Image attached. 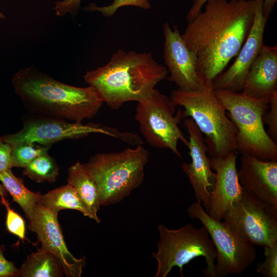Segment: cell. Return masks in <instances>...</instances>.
Wrapping results in <instances>:
<instances>
[{
    "label": "cell",
    "instance_id": "30bf717a",
    "mask_svg": "<svg viewBox=\"0 0 277 277\" xmlns=\"http://www.w3.org/2000/svg\"><path fill=\"white\" fill-rule=\"evenodd\" d=\"M223 220L248 244L264 247L277 242V208L244 190L241 199L232 204Z\"/></svg>",
    "mask_w": 277,
    "mask_h": 277
},
{
    "label": "cell",
    "instance_id": "5b68a950",
    "mask_svg": "<svg viewBox=\"0 0 277 277\" xmlns=\"http://www.w3.org/2000/svg\"><path fill=\"white\" fill-rule=\"evenodd\" d=\"M148 159V152L142 145L90 157L84 164L97 187L101 206L115 204L138 187Z\"/></svg>",
    "mask_w": 277,
    "mask_h": 277
},
{
    "label": "cell",
    "instance_id": "603a6c76",
    "mask_svg": "<svg viewBox=\"0 0 277 277\" xmlns=\"http://www.w3.org/2000/svg\"><path fill=\"white\" fill-rule=\"evenodd\" d=\"M58 171L59 168L55 160L47 153L33 160L24 168L23 173L37 183L54 182Z\"/></svg>",
    "mask_w": 277,
    "mask_h": 277
},
{
    "label": "cell",
    "instance_id": "f1b7e54d",
    "mask_svg": "<svg viewBox=\"0 0 277 277\" xmlns=\"http://www.w3.org/2000/svg\"><path fill=\"white\" fill-rule=\"evenodd\" d=\"M81 0H62L56 1L53 8L58 16L65 15L67 13L71 15L77 14L80 9Z\"/></svg>",
    "mask_w": 277,
    "mask_h": 277
},
{
    "label": "cell",
    "instance_id": "9c48e42d",
    "mask_svg": "<svg viewBox=\"0 0 277 277\" xmlns=\"http://www.w3.org/2000/svg\"><path fill=\"white\" fill-rule=\"evenodd\" d=\"M188 216L198 219L206 228L216 251V277L243 273L256 257L253 245L241 239L224 221L211 217L197 202L187 209Z\"/></svg>",
    "mask_w": 277,
    "mask_h": 277
},
{
    "label": "cell",
    "instance_id": "52a82bcc",
    "mask_svg": "<svg viewBox=\"0 0 277 277\" xmlns=\"http://www.w3.org/2000/svg\"><path fill=\"white\" fill-rule=\"evenodd\" d=\"M157 227L160 235L157 251L152 253L157 263L155 277H166L174 266L179 267L181 276H184V265L199 256H203L207 264L204 275L216 277V251L203 225L196 228L187 224L177 229L161 224Z\"/></svg>",
    "mask_w": 277,
    "mask_h": 277
},
{
    "label": "cell",
    "instance_id": "e575fe53",
    "mask_svg": "<svg viewBox=\"0 0 277 277\" xmlns=\"http://www.w3.org/2000/svg\"><path fill=\"white\" fill-rule=\"evenodd\" d=\"M5 18V16L3 15V14L0 12V18Z\"/></svg>",
    "mask_w": 277,
    "mask_h": 277
},
{
    "label": "cell",
    "instance_id": "83f0119b",
    "mask_svg": "<svg viewBox=\"0 0 277 277\" xmlns=\"http://www.w3.org/2000/svg\"><path fill=\"white\" fill-rule=\"evenodd\" d=\"M263 121L268 126L267 132L270 138L276 143L277 140V91L270 98L269 108L263 116Z\"/></svg>",
    "mask_w": 277,
    "mask_h": 277
},
{
    "label": "cell",
    "instance_id": "484cf974",
    "mask_svg": "<svg viewBox=\"0 0 277 277\" xmlns=\"http://www.w3.org/2000/svg\"><path fill=\"white\" fill-rule=\"evenodd\" d=\"M265 260L257 264V271L265 277L277 276V242L265 246Z\"/></svg>",
    "mask_w": 277,
    "mask_h": 277
},
{
    "label": "cell",
    "instance_id": "8fae6325",
    "mask_svg": "<svg viewBox=\"0 0 277 277\" xmlns=\"http://www.w3.org/2000/svg\"><path fill=\"white\" fill-rule=\"evenodd\" d=\"M92 133L114 136L115 129L100 124H83L82 122H70L63 118L36 114L25 120L19 131L5 135L2 138L11 146L37 143L50 147L62 140L82 138Z\"/></svg>",
    "mask_w": 277,
    "mask_h": 277
},
{
    "label": "cell",
    "instance_id": "9a60e30c",
    "mask_svg": "<svg viewBox=\"0 0 277 277\" xmlns=\"http://www.w3.org/2000/svg\"><path fill=\"white\" fill-rule=\"evenodd\" d=\"M184 125L189 134L187 147L189 149L191 162L183 163L182 169L194 190L196 202L202 204L206 209L213 188L215 173L211 168L210 158L207 155L208 147L202 133L190 117L185 118Z\"/></svg>",
    "mask_w": 277,
    "mask_h": 277
},
{
    "label": "cell",
    "instance_id": "44dd1931",
    "mask_svg": "<svg viewBox=\"0 0 277 277\" xmlns=\"http://www.w3.org/2000/svg\"><path fill=\"white\" fill-rule=\"evenodd\" d=\"M19 271L22 277H59L64 273L58 260L42 248L27 256Z\"/></svg>",
    "mask_w": 277,
    "mask_h": 277
},
{
    "label": "cell",
    "instance_id": "7402d4cb",
    "mask_svg": "<svg viewBox=\"0 0 277 277\" xmlns=\"http://www.w3.org/2000/svg\"><path fill=\"white\" fill-rule=\"evenodd\" d=\"M38 204L55 215L61 210L73 209L89 216L87 210L76 190L69 184L41 195Z\"/></svg>",
    "mask_w": 277,
    "mask_h": 277
},
{
    "label": "cell",
    "instance_id": "4dcf8cb0",
    "mask_svg": "<svg viewBox=\"0 0 277 277\" xmlns=\"http://www.w3.org/2000/svg\"><path fill=\"white\" fill-rule=\"evenodd\" d=\"M12 146L6 143L0 136V173L12 168L11 153Z\"/></svg>",
    "mask_w": 277,
    "mask_h": 277
},
{
    "label": "cell",
    "instance_id": "d6986e66",
    "mask_svg": "<svg viewBox=\"0 0 277 277\" xmlns=\"http://www.w3.org/2000/svg\"><path fill=\"white\" fill-rule=\"evenodd\" d=\"M67 182L76 190L87 210L88 217L100 223L97 216L101 206L99 191L85 164L77 162L70 166Z\"/></svg>",
    "mask_w": 277,
    "mask_h": 277
},
{
    "label": "cell",
    "instance_id": "ac0fdd59",
    "mask_svg": "<svg viewBox=\"0 0 277 277\" xmlns=\"http://www.w3.org/2000/svg\"><path fill=\"white\" fill-rule=\"evenodd\" d=\"M277 91V46L263 45L245 77L242 92L253 98L270 97Z\"/></svg>",
    "mask_w": 277,
    "mask_h": 277
},
{
    "label": "cell",
    "instance_id": "f546056e",
    "mask_svg": "<svg viewBox=\"0 0 277 277\" xmlns=\"http://www.w3.org/2000/svg\"><path fill=\"white\" fill-rule=\"evenodd\" d=\"M5 250L3 246L0 245V277H15L20 276L19 269L4 257Z\"/></svg>",
    "mask_w": 277,
    "mask_h": 277
},
{
    "label": "cell",
    "instance_id": "836d02e7",
    "mask_svg": "<svg viewBox=\"0 0 277 277\" xmlns=\"http://www.w3.org/2000/svg\"><path fill=\"white\" fill-rule=\"evenodd\" d=\"M7 195V190L5 189L3 185L0 184V196L1 198L5 197Z\"/></svg>",
    "mask_w": 277,
    "mask_h": 277
},
{
    "label": "cell",
    "instance_id": "2e32d148",
    "mask_svg": "<svg viewBox=\"0 0 277 277\" xmlns=\"http://www.w3.org/2000/svg\"><path fill=\"white\" fill-rule=\"evenodd\" d=\"M237 155L238 152L233 151L224 156L210 157L215 180L206 211L217 221L223 220L226 212L241 199L243 194L236 166Z\"/></svg>",
    "mask_w": 277,
    "mask_h": 277
},
{
    "label": "cell",
    "instance_id": "1f68e13d",
    "mask_svg": "<svg viewBox=\"0 0 277 277\" xmlns=\"http://www.w3.org/2000/svg\"><path fill=\"white\" fill-rule=\"evenodd\" d=\"M208 1L193 0L191 7L186 17L188 22L191 21L202 11L203 7Z\"/></svg>",
    "mask_w": 277,
    "mask_h": 277
},
{
    "label": "cell",
    "instance_id": "7c38bea8",
    "mask_svg": "<svg viewBox=\"0 0 277 277\" xmlns=\"http://www.w3.org/2000/svg\"><path fill=\"white\" fill-rule=\"evenodd\" d=\"M263 0H255V14L249 34L231 66L212 81L214 89L242 91L248 71L264 45L263 36L268 18L263 13Z\"/></svg>",
    "mask_w": 277,
    "mask_h": 277
},
{
    "label": "cell",
    "instance_id": "e0dca14e",
    "mask_svg": "<svg viewBox=\"0 0 277 277\" xmlns=\"http://www.w3.org/2000/svg\"><path fill=\"white\" fill-rule=\"evenodd\" d=\"M238 170L240 185L248 193L277 208V162L242 154Z\"/></svg>",
    "mask_w": 277,
    "mask_h": 277
},
{
    "label": "cell",
    "instance_id": "3957f363",
    "mask_svg": "<svg viewBox=\"0 0 277 277\" xmlns=\"http://www.w3.org/2000/svg\"><path fill=\"white\" fill-rule=\"evenodd\" d=\"M12 84L25 105L37 114L82 122L94 116L104 103L92 86L63 83L32 66L15 73Z\"/></svg>",
    "mask_w": 277,
    "mask_h": 277
},
{
    "label": "cell",
    "instance_id": "4316f807",
    "mask_svg": "<svg viewBox=\"0 0 277 277\" xmlns=\"http://www.w3.org/2000/svg\"><path fill=\"white\" fill-rule=\"evenodd\" d=\"M2 200L7 208L6 224L7 230L23 240L25 239L26 230L24 220L9 207L5 197L2 198Z\"/></svg>",
    "mask_w": 277,
    "mask_h": 277
},
{
    "label": "cell",
    "instance_id": "277c9868",
    "mask_svg": "<svg viewBox=\"0 0 277 277\" xmlns=\"http://www.w3.org/2000/svg\"><path fill=\"white\" fill-rule=\"evenodd\" d=\"M200 88L185 91L179 88L171 93L175 106L184 108L183 118H191L202 133L210 156L225 155L236 151L238 130L216 96L212 81L201 78Z\"/></svg>",
    "mask_w": 277,
    "mask_h": 277
},
{
    "label": "cell",
    "instance_id": "d6a6232c",
    "mask_svg": "<svg viewBox=\"0 0 277 277\" xmlns=\"http://www.w3.org/2000/svg\"><path fill=\"white\" fill-rule=\"evenodd\" d=\"M276 1L277 0H263V13L266 17L268 18Z\"/></svg>",
    "mask_w": 277,
    "mask_h": 277
},
{
    "label": "cell",
    "instance_id": "ba28073f",
    "mask_svg": "<svg viewBox=\"0 0 277 277\" xmlns=\"http://www.w3.org/2000/svg\"><path fill=\"white\" fill-rule=\"evenodd\" d=\"M170 97L154 89L146 97L138 101L134 118L140 131L148 143L153 147L169 149L182 158L177 148L179 141L186 146L188 141L181 131L179 124L182 117Z\"/></svg>",
    "mask_w": 277,
    "mask_h": 277
},
{
    "label": "cell",
    "instance_id": "cb8c5ba5",
    "mask_svg": "<svg viewBox=\"0 0 277 277\" xmlns=\"http://www.w3.org/2000/svg\"><path fill=\"white\" fill-rule=\"evenodd\" d=\"M12 147L11 167L24 168L37 157L47 153L50 149L49 146H35L34 144H21Z\"/></svg>",
    "mask_w": 277,
    "mask_h": 277
},
{
    "label": "cell",
    "instance_id": "4fadbf2b",
    "mask_svg": "<svg viewBox=\"0 0 277 277\" xmlns=\"http://www.w3.org/2000/svg\"><path fill=\"white\" fill-rule=\"evenodd\" d=\"M163 57L170 75L168 80L185 91L197 90L201 80L197 72V57L186 45L176 26L163 25Z\"/></svg>",
    "mask_w": 277,
    "mask_h": 277
},
{
    "label": "cell",
    "instance_id": "5bb4252c",
    "mask_svg": "<svg viewBox=\"0 0 277 277\" xmlns=\"http://www.w3.org/2000/svg\"><path fill=\"white\" fill-rule=\"evenodd\" d=\"M28 228L35 232L42 244V249L53 254L61 263L64 273L68 277H80L86 265L85 258H75L65 242L57 215L38 205Z\"/></svg>",
    "mask_w": 277,
    "mask_h": 277
},
{
    "label": "cell",
    "instance_id": "ffe728a7",
    "mask_svg": "<svg viewBox=\"0 0 277 277\" xmlns=\"http://www.w3.org/2000/svg\"><path fill=\"white\" fill-rule=\"evenodd\" d=\"M0 181L11 195L13 201L20 206L28 220L31 221L34 217L41 194L27 188L23 180L14 175L11 169L0 173Z\"/></svg>",
    "mask_w": 277,
    "mask_h": 277
},
{
    "label": "cell",
    "instance_id": "d4e9b609",
    "mask_svg": "<svg viewBox=\"0 0 277 277\" xmlns=\"http://www.w3.org/2000/svg\"><path fill=\"white\" fill-rule=\"evenodd\" d=\"M131 6L140 8L145 10L151 8V5L149 0H112V3L105 6H97L94 3H90L84 8L87 11H97L103 15L109 17L114 14L120 8L124 6Z\"/></svg>",
    "mask_w": 277,
    "mask_h": 277
},
{
    "label": "cell",
    "instance_id": "6da1fadb",
    "mask_svg": "<svg viewBox=\"0 0 277 277\" xmlns=\"http://www.w3.org/2000/svg\"><path fill=\"white\" fill-rule=\"evenodd\" d=\"M182 38L197 57L201 78L212 81L237 55L252 27L255 0H209Z\"/></svg>",
    "mask_w": 277,
    "mask_h": 277
},
{
    "label": "cell",
    "instance_id": "8992f818",
    "mask_svg": "<svg viewBox=\"0 0 277 277\" xmlns=\"http://www.w3.org/2000/svg\"><path fill=\"white\" fill-rule=\"evenodd\" d=\"M237 130L236 151L265 161H277V145L266 131L263 116L270 97L253 98L242 92L214 89Z\"/></svg>",
    "mask_w": 277,
    "mask_h": 277
},
{
    "label": "cell",
    "instance_id": "7a4b0ae2",
    "mask_svg": "<svg viewBox=\"0 0 277 277\" xmlns=\"http://www.w3.org/2000/svg\"><path fill=\"white\" fill-rule=\"evenodd\" d=\"M168 72L151 52L120 49L105 65L87 71L84 79L104 103L116 110L126 102H138L146 97Z\"/></svg>",
    "mask_w": 277,
    "mask_h": 277
}]
</instances>
